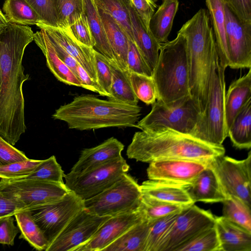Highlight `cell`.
Masks as SVG:
<instances>
[{"label": "cell", "mask_w": 251, "mask_h": 251, "mask_svg": "<svg viewBox=\"0 0 251 251\" xmlns=\"http://www.w3.org/2000/svg\"><path fill=\"white\" fill-rule=\"evenodd\" d=\"M226 41L232 69L251 67V23H243L225 4Z\"/></svg>", "instance_id": "obj_15"}, {"label": "cell", "mask_w": 251, "mask_h": 251, "mask_svg": "<svg viewBox=\"0 0 251 251\" xmlns=\"http://www.w3.org/2000/svg\"><path fill=\"white\" fill-rule=\"evenodd\" d=\"M200 114L190 95L164 103L156 100L151 111L136 124L141 130L169 128L193 136Z\"/></svg>", "instance_id": "obj_7"}, {"label": "cell", "mask_w": 251, "mask_h": 251, "mask_svg": "<svg viewBox=\"0 0 251 251\" xmlns=\"http://www.w3.org/2000/svg\"><path fill=\"white\" fill-rule=\"evenodd\" d=\"M0 83H1V69H0Z\"/></svg>", "instance_id": "obj_56"}, {"label": "cell", "mask_w": 251, "mask_h": 251, "mask_svg": "<svg viewBox=\"0 0 251 251\" xmlns=\"http://www.w3.org/2000/svg\"><path fill=\"white\" fill-rule=\"evenodd\" d=\"M70 190L64 183L27 179H0V192L28 210L57 201Z\"/></svg>", "instance_id": "obj_9"}, {"label": "cell", "mask_w": 251, "mask_h": 251, "mask_svg": "<svg viewBox=\"0 0 251 251\" xmlns=\"http://www.w3.org/2000/svg\"><path fill=\"white\" fill-rule=\"evenodd\" d=\"M109 59L94 49V65L96 80L107 95H110L112 73Z\"/></svg>", "instance_id": "obj_44"}, {"label": "cell", "mask_w": 251, "mask_h": 251, "mask_svg": "<svg viewBox=\"0 0 251 251\" xmlns=\"http://www.w3.org/2000/svg\"><path fill=\"white\" fill-rule=\"evenodd\" d=\"M28 159L24 152L15 148L0 136V166Z\"/></svg>", "instance_id": "obj_48"}, {"label": "cell", "mask_w": 251, "mask_h": 251, "mask_svg": "<svg viewBox=\"0 0 251 251\" xmlns=\"http://www.w3.org/2000/svg\"><path fill=\"white\" fill-rule=\"evenodd\" d=\"M178 6L177 0H165L151 18L149 28L160 44L168 41Z\"/></svg>", "instance_id": "obj_29"}, {"label": "cell", "mask_w": 251, "mask_h": 251, "mask_svg": "<svg viewBox=\"0 0 251 251\" xmlns=\"http://www.w3.org/2000/svg\"><path fill=\"white\" fill-rule=\"evenodd\" d=\"M64 176L61 166L56 161L55 156L52 155L47 159L42 160L31 174L19 179L64 183Z\"/></svg>", "instance_id": "obj_39"}, {"label": "cell", "mask_w": 251, "mask_h": 251, "mask_svg": "<svg viewBox=\"0 0 251 251\" xmlns=\"http://www.w3.org/2000/svg\"><path fill=\"white\" fill-rule=\"evenodd\" d=\"M191 200L195 203L223 202L226 198L218 178L209 165L189 184L183 185Z\"/></svg>", "instance_id": "obj_20"}, {"label": "cell", "mask_w": 251, "mask_h": 251, "mask_svg": "<svg viewBox=\"0 0 251 251\" xmlns=\"http://www.w3.org/2000/svg\"><path fill=\"white\" fill-rule=\"evenodd\" d=\"M68 28L79 42L88 47L94 48L95 40L84 12L80 17Z\"/></svg>", "instance_id": "obj_47"}, {"label": "cell", "mask_w": 251, "mask_h": 251, "mask_svg": "<svg viewBox=\"0 0 251 251\" xmlns=\"http://www.w3.org/2000/svg\"><path fill=\"white\" fill-rule=\"evenodd\" d=\"M223 203V216L251 232V207L239 198L227 196Z\"/></svg>", "instance_id": "obj_36"}, {"label": "cell", "mask_w": 251, "mask_h": 251, "mask_svg": "<svg viewBox=\"0 0 251 251\" xmlns=\"http://www.w3.org/2000/svg\"><path fill=\"white\" fill-rule=\"evenodd\" d=\"M112 73V84L109 100L129 105H138V99L133 91L129 72L122 69L114 60L109 59Z\"/></svg>", "instance_id": "obj_31"}, {"label": "cell", "mask_w": 251, "mask_h": 251, "mask_svg": "<svg viewBox=\"0 0 251 251\" xmlns=\"http://www.w3.org/2000/svg\"><path fill=\"white\" fill-rule=\"evenodd\" d=\"M178 32L186 38L189 63V95L200 114L208 98L214 59L218 54L210 16L200 9Z\"/></svg>", "instance_id": "obj_3"}, {"label": "cell", "mask_w": 251, "mask_h": 251, "mask_svg": "<svg viewBox=\"0 0 251 251\" xmlns=\"http://www.w3.org/2000/svg\"><path fill=\"white\" fill-rule=\"evenodd\" d=\"M162 0V1H164V0Z\"/></svg>", "instance_id": "obj_57"}, {"label": "cell", "mask_w": 251, "mask_h": 251, "mask_svg": "<svg viewBox=\"0 0 251 251\" xmlns=\"http://www.w3.org/2000/svg\"><path fill=\"white\" fill-rule=\"evenodd\" d=\"M50 40L52 43L59 58L71 70L73 73L78 78L77 74V67L78 64V62L58 43L53 40L50 39Z\"/></svg>", "instance_id": "obj_54"}, {"label": "cell", "mask_w": 251, "mask_h": 251, "mask_svg": "<svg viewBox=\"0 0 251 251\" xmlns=\"http://www.w3.org/2000/svg\"><path fill=\"white\" fill-rule=\"evenodd\" d=\"M21 232L19 238L26 240L29 245L38 251L47 249L49 243L42 231L35 223L30 210L17 212L14 215Z\"/></svg>", "instance_id": "obj_33"}, {"label": "cell", "mask_w": 251, "mask_h": 251, "mask_svg": "<svg viewBox=\"0 0 251 251\" xmlns=\"http://www.w3.org/2000/svg\"><path fill=\"white\" fill-rule=\"evenodd\" d=\"M36 25L44 30L48 38L58 43L95 80L94 49L79 42L68 28L50 26L39 23Z\"/></svg>", "instance_id": "obj_18"}, {"label": "cell", "mask_w": 251, "mask_h": 251, "mask_svg": "<svg viewBox=\"0 0 251 251\" xmlns=\"http://www.w3.org/2000/svg\"><path fill=\"white\" fill-rule=\"evenodd\" d=\"M215 227L221 251H251V232L222 216H215Z\"/></svg>", "instance_id": "obj_21"}, {"label": "cell", "mask_w": 251, "mask_h": 251, "mask_svg": "<svg viewBox=\"0 0 251 251\" xmlns=\"http://www.w3.org/2000/svg\"><path fill=\"white\" fill-rule=\"evenodd\" d=\"M33 37L28 25L10 23L0 33V136L13 146L26 128L23 85L29 75L24 74L22 60Z\"/></svg>", "instance_id": "obj_1"}, {"label": "cell", "mask_w": 251, "mask_h": 251, "mask_svg": "<svg viewBox=\"0 0 251 251\" xmlns=\"http://www.w3.org/2000/svg\"><path fill=\"white\" fill-rule=\"evenodd\" d=\"M83 11L95 40L94 49L108 59L114 60L104 26L94 0H83Z\"/></svg>", "instance_id": "obj_30"}, {"label": "cell", "mask_w": 251, "mask_h": 251, "mask_svg": "<svg viewBox=\"0 0 251 251\" xmlns=\"http://www.w3.org/2000/svg\"><path fill=\"white\" fill-rule=\"evenodd\" d=\"M130 4L149 30L150 22L154 13L156 5L155 0H130Z\"/></svg>", "instance_id": "obj_51"}, {"label": "cell", "mask_w": 251, "mask_h": 251, "mask_svg": "<svg viewBox=\"0 0 251 251\" xmlns=\"http://www.w3.org/2000/svg\"><path fill=\"white\" fill-rule=\"evenodd\" d=\"M129 11L134 43L152 71L158 57L161 44L146 28L130 3Z\"/></svg>", "instance_id": "obj_22"}, {"label": "cell", "mask_w": 251, "mask_h": 251, "mask_svg": "<svg viewBox=\"0 0 251 251\" xmlns=\"http://www.w3.org/2000/svg\"><path fill=\"white\" fill-rule=\"evenodd\" d=\"M251 99V68H249L246 74L231 83L225 94V123L227 133L237 114Z\"/></svg>", "instance_id": "obj_24"}, {"label": "cell", "mask_w": 251, "mask_h": 251, "mask_svg": "<svg viewBox=\"0 0 251 251\" xmlns=\"http://www.w3.org/2000/svg\"><path fill=\"white\" fill-rule=\"evenodd\" d=\"M12 216L0 218V244L13 246L20 229L14 224Z\"/></svg>", "instance_id": "obj_50"}, {"label": "cell", "mask_w": 251, "mask_h": 251, "mask_svg": "<svg viewBox=\"0 0 251 251\" xmlns=\"http://www.w3.org/2000/svg\"><path fill=\"white\" fill-rule=\"evenodd\" d=\"M98 9L114 60L122 69L127 70L126 60L129 43L127 36L120 25L108 13L100 8H98Z\"/></svg>", "instance_id": "obj_26"}, {"label": "cell", "mask_w": 251, "mask_h": 251, "mask_svg": "<svg viewBox=\"0 0 251 251\" xmlns=\"http://www.w3.org/2000/svg\"><path fill=\"white\" fill-rule=\"evenodd\" d=\"M146 220L142 210L111 216L88 242L75 251H102L133 225Z\"/></svg>", "instance_id": "obj_17"}, {"label": "cell", "mask_w": 251, "mask_h": 251, "mask_svg": "<svg viewBox=\"0 0 251 251\" xmlns=\"http://www.w3.org/2000/svg\"><path fill=\"white\" fill-rule=\"evenodd\" d=\"M225 70L221 66L217 54L213 62L206 107L193 135L203 142L216 146L223 145L228 136L225 114Z\"/></svg>", "instance_id": "obj_6"}, {"label": "cell", "mask_w": 251, "mask_h": 251, "mask_svg": "<svg viewBox=\"0 0 251 251\" xmlns=\"http://www.w3.org/2000/svg\"><path fill=\"white\" fill-rule=\"evenodd\" d=\"M83 208L84 201L70 191L57 201L28 210L49 246L71 219Z\"/></svg>", "instance_id": "obj_12"}, {"label": "cell", "mask_w": 251, "mask_h": 251, "mask_svg": "<svg viewBox=\"0 0 251 251\" xmlns=\"http://www.w3.org/2000/svg\"><path fill=\"white\" fill-rule=\"evenodd\" d=\"M210 160L166 159L150 163L148 178L185 185L189 184L206 168Z\"/></svg>", "instance_id": "obj_16"}, {"label": "cell", "mask_w": 251, "mask_h": 251, "mask_svg": "<svg viewBox=\"0 0 251 251\" xmlns=\"http://www.w3.org/2000/svg\"><path fill=\"white\" fill-rule=\"evenodd\" d=\"M177 251H221L215 226L198 234Z\"/></svg>", "instance_id": "obj_41"}, {"label": "cell", "mask_w": 251, "mask_h": 251, "mask_svg": "<svg viewBox=\"0 0 251 251\" xmlns=\"http://www.w3.org/2000/svg\"><path fill=\"white\" fill-rule=\"evenodd\" d=\"M58 27L68 28L83 13V0H54Z\"/></svg>", "instance_id": "obj_38"}, {"label": "cell", "mask_w": 251, "mask_h": 251, "mask_svg": "<svg viewBox=\"0 0 251 251\" xmlns=\"http://www.w3.org/2000/svg\"><path fill=\"white\" fill-rule=\"evenodd\" d=\"M130 83L138 100L147 105H152L157 99V93L152 76L129 72Z\"/></svg>", "instance_id": "obj_40"}, {"label": "cell", "mask_w": 251, "mask_h": 251, "mask_svg": "<svg viewBox=\"0 0 251 251\" xmlns=\"http://www.w3.org/2000/svg\"><path fill=\"white\" fill-rule=\"evenodd\" d=\"M138 105H129L92 95L77 96L60 106L52 114L54 120L67 123L69 128L79 130L116 127H136L141 114Z\"/></svg>", "instance_id": "obj_4"}, {"label": "cell", "mask_w": 251, "mask_h": 251, "mask_svg": "<svg viewBox=\"0 0 251 251\" xmlns=\"http://www.w3.org/2000/svg\"><path fill=\"white\" fill-rule=\"evenodd\" d=\"M23 208L21 204L0 192V218L13 216L17 212L22 211Z\"/></svg>", "instance_id": "obj_53"}, {"label": "cell", "mask_w": 251, "mask_h": 251, "mask_svg": "<svg viewBox=\"0 0 251 251\" xmlns=\"http://www.w3.org/2000/svg\"><path fill=\"white\" fill-rule=\"evenodd\" d=\"M152 78L157 100L164 103L189 95V63L186 40L180 33L170 41L161 44Z\"/></svg>", "instance_id": "obj_5"}, {"label": "cell", "mask_w": 251, "mask_h": 251, "mask_svg": "<svg viewBox=\"0 0 251 251\" xmlns=\"http://www.w3.org/2000/svg\"><path fill=\"white\" fill-rule=\"evenodd\" d=\"M140 186L142 194L165 202L189 206L195 203L183 185L161 180L144 181Z\"/></svg>", "instance_id": "obj_25"}, {"label": "cell", "mask_w": 251, "mask_h": 251, "mask_svg": "<svg viewBox=\"0 0 251 251\" xmlns=\"http://www.w3.org/2000/svg\"><path fill=\"white\" fill-rule=\"evenodd\" d=\"M41 19V23L58 27L54 0H26Z\"/></svg>", "instance_id": "obj_45"}, {"label": "cell", "mask_w": 251, "mask_h": 251, "mask_svg": "<svg viewBox=\"0 0 251 251\" xmlns=\"http://www.w3.org/2000/svg\"><path fill=\"white\" fill-rule=\"evenodd\" d=\"M124 149V144L113 137L97 146L84 149L81 151L78 161L66 175L73 176L85 173L121 156Z\"/></svg>", "instance_id": "obj_19"}, {"label": "cell", "mask_w": 251, "mask_h": 251, "mask_svg": "<svg viewBox=\"0 0 251 251\" xmlns=\"http://www.w3.org/2000/svg\"><path fill=\"white\" fill-rule=\"evenodd\" d=\"M215 216L194 204L178 213L157 251H177L202 231L215 226Z\"/></svg>", "instance_id": "obj_13"}, {"label": "cell", "mask_w": 251, "mask_h": 251, "mask_svg": "<svg viewBox=\"0 0 251 251\" xmlns=\"http://www.w3.org/2000/svg\"><path fill=\"white\" fill-rule=\"evenodd\" d=\"M33 41L42 50L48 67L59 81L69 85L81 87V83L71 70L59 58L44 30L34 33Z\"/></svg>", "instance_id": "obj_23"}, {"label": "cell", "mask_w": 251, "mask_h": 251, "mask_svg": "<svg viewBox=\"0 0 251 251\" xmlns=\"http://www.w3.org/2000/svg\"><path fill=\"white\" fill-rule=\"evenodd\" d=\"M77 74L81 87L96 92L102 96L107 97L106 94L99 85L97 81L91 77L79 64L77 67Z\"/></svg>", "instance_id": "obj_52"}, {"label": "cell", "mask_w": 251, "mask_h": 251, "mask_svg": "<svg viewBox=\"0 0 251 251\" xmlns=\"http://www.w3.org/2000/svg\"><path fill=\"white\" fill-rule=\"evenodd\" d=\"M179 212L171 213L153 222L147 237L145 251H157L160 243L170 229Z\"/></svg>", "instance_id": "obj_42"}, {"label": "cell", "mask_w": 251, "mask_h": 251, "mask_svg": "<svg viewBox=\"0 0 251 251\" xmlns=\"http://www.w3.org/2000/svg\"><path fill=\"white\" fill-rule=\"evenodd\" d=\"M129 169V166L121 156L76 176L66 174L65 184L70 191L84 201L112 186Z\"/></svg>", "instance_id": "obj_10"}, {"label": "cell", "mask_w": 251, "mask_h": 251, "mask_svg": "<svg viewBox=\"0 0 251 251\" xmlns=\"http://www.w3.org/2000/svg\"><path fill=\"white\" fill-rule=\"evenodd\" d=\"M42 160H27L0 166V178L13 179L23 178L31 174Z\"/></svg>", "instance_id": "obj_43"}, {"label": "cell", "mask_w": 251, "mask_h": 251, "mask_svg": "<svg viewBox=\"0 0 251 251\" xmlns=\"http://www.w3.org/2000/svg\"><path fill=\"white\" fill-rule=\"evenodd\" d=\"M187 206L165 202L142 194L140 208L145 219L152 221L171 213L178 212Z\"/></svg>", "instance_id": "obj_37"}, {"label": "cell", "mask_w": 251, "mask_h": 251, "mask_svg": "<svg viewBox=\"0 0 251 251\" xmlns=\"http://www.w3.org/2000/svg\"><path fill=\"white\" fill-rule=\"evenodd\" d=\"M97 7L108 13L133 42L129 11L130 0H94Z\"/></svg>", "instance_id": "obj_35"}, {"label": "cell", "mask_w": 251, "mask_h": 251, "mask_svg": "<svg viewBox=\"0 0 251 251\" xmlns=\"http://www.w3.org/2000/svg\"><path fill=\"white\" fill-rule=\"evenodd\" d=\"M141 198L140 186L132 176L125 173L112 186L84 200V208L98 216L111 217L138 210Z\"/></svg>", "instance_id": "obj_8"}, {"label": "cell", "mask_w": 251, "mask_h": 251, "mask_svg": "<svg viewBox=\"0 0 251 251\" xmlns=\"http://www.w3.org/2000/svg\"><path fill=\"white\" fill-rule=\"evenodd\" d=\"M9 22L5 14L0 9V33L8 26Z\"/></svg>", "instance_id": "obj_55"}, {"label": "cell", "mask_w": 251, "mask_h": 251, "mask_svg": "<svg viewBox=\"0 0 251 251\" xmlns=\"http://www.w3.org/2000/svg\"><path fill=\"white\" fill-rule=\"evenodd\" d=\"M225 153L223 145L165 127L136 132L126 150L128 158L149 163L166 159L210 160Z\"/></svg>", "instance_id": "obj_2"}, {"label": "cell", "mask_w": 251, "mask_h": 251, "mask_svg": "<svg viewBox=\"0 0 251 251\" xmlns=\"http://www.w3.org/2000/svg\"><path fill=\"white\" fill-rule=\"evenodd\" d=\"M10 23L23 25H36L41 19L26 0H5L2 7Z\"/></svg>", "instance_id": "obj_34"}, {"label": "cell", "mask_w": 251, "mask_h": 251, "mask_svg": "<svg viewBox=\"0 0 251 251\" xmlns=\"http://www.w3.org/2000/svg\"><path fill=\"white\" fill-rule=\"evenodd\" d=\"M233 147L239 149L251 147V99L239 111L228 130Z\"/></svg>", "instance_id": "obj_32"}, {"label": "cell", "mask_w": 251, "mask_h": 251, "mask_svg": "<svg viewBox=\"0 0 251 251\" xmlns=\"http://www.w3.org/2000/svg\"><path fill=\"white\" fill-rule=\"evenodd\" d=\"M217 47L219 63L225 69L230 60L226 29L225 4L222 0H206Z\"/></svg>", "instance_id": "obj_27"}, {"label": "cell", "mask_w": 251, "mask_h": 251, "mask_svg": "<svg viewBox=\"0 0 251 251\" xmlns=\"http://www.w3.org/2000/svg\"><path fill=\"white\" fill-rule=\"evenodd\" d=\"M110 217L98 216L83 208L71 219L46 251H75L90 240Z\"/></svg>", "instance_id": "obj_14"}, {"label": "cell", "mask_w": 251, "mask_h": 251, "mask_svg": "<svg viewBox=\"0 0 251 251\" xmlns=\"http://www.w3.org/2000/svg\"><path fill=\"white\" fill-rule=\"evenodd\" d=\"M243 23H251V0H222Z\"/></svg>", "instance_id": "obj_49"}, {"label": "cell", "mask_w": 251, "mask_h": 251, "mask_svg": "<svg viewBox=\"0 0 251 251\" xmlns=\"http://www.w3.org/2000/svg\"><path fill=\"white\" fill-rule=\"evenodd\" d=\"M154 221L144 220L133 225L102 251H145L147 237Z\"/></svg>", "instance_id": "obj_28"}, {"label": "cell", "mask_w": 251, "mask_h": 251, "mask_svg": "<svg viewBox=\"0 0 251 251\" xmlns=\"http://www.w3.org/2000/svg\"><path fill=\"white\" fill-rule=\"evenodd\" d=\"M126 63L129 72L151 76L152 70L145 61L135 43L130 40L128 43Z\"/></svg>", "instance_id": "obj_46"}, {"label": "cell", "mask_w": 251, "mask_h": 251, "mask_svg": "<svg viewBox=\"0 0 251 251\" xmlns=\"http://www.w3.org/2000/svg\"><path fill=\"white\" fill-rule=\"evenodd\" d=\"M209 165L226 196L237 197L251 207V152L240 160L218 156L210 160Z\"/></svg>", "instance_id": "obj_11"}]
</instances>
